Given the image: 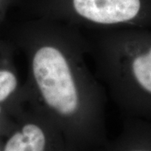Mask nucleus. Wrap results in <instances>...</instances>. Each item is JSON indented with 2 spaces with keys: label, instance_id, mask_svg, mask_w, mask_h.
I'll use <instances>...</instances> for the list:
<instances>
[{
  "label": "nucleus",
  "instance_id": "5",
  "mask_svg": "<svg viewBox=\"0 0 151 151\" xmlns=\"http://www.w3.org/2000/svg\"><path fill=\"white\" fill-rule=\"evenodd\" d=\"M113 151H151V128L138 125L132 127Z\"/></svg>",
  "mask_w": 151,
  "mask_h": 151
},
{
  "label": "nucleus",
  "instance_id": "3",
  "mask_svg": "<svg viewBox=\"0 0 151 151\" xmlns=\"http://www.w3.org/2000/svg\"><path fill=\"white\" fill-rule=\"evenodd\" d=\"M36 18L97 30L151 29V0H32Z\"/></svg>",
  "mask_w": 151,
  "mask_h": 151
},
{
  "label": "nucleus",
  "instance_id": "1",
  "mask_svg": "<svg viewBox=\"0 0 151 151\" xmlns=\"http://www.w3.org/2000/svg\"><path fill=\"white\" fill-rule=\"evenodd\" d=\"M28 58L26 101L70 148L99 142L107 94L86 63L87 41L79 28L36 18L22 34Z\"/></svg>",
  "mask_w": 151,
  "mask_h": 151
},
{
  "label": "nucleus",
  "instance_id": "7",
  "mask_svg": "<svg viewBox=\"0 0 151 151\" xmlns=\"http://www.w3.org/2000/svg\"><path fill=\"white\" fill-rule=\"evenodd\" d=\"M10 0H0V17L2 16L4 11L5 10Z\"/></svg>",
  "mask_w": 151,
  "mask_h": 151
},
{
  "label": "nucleus",
  "instance_id": "6",
  "mask_svg": "<svg viewBox=\"0 0 151 151\" xmlns=\"http://www.w3.org/2000/svg\"><path fill=\"white\" fill-rule=\"evenodd\" d=\"M19 81L17 73L9 67H0V103L4 104L19 93Z\"/></svg>",
  "mask_w": 151,
  "mask_h": 151
},
{
  "label": "nucleus",
  "instance_id": "4",
  "mask_svg": "<svg viewBox=\"0 0 151 151\" xmlns=\"http://www.w3.org/2000/svg\"><path fill=\"white\" fill-rule=\"evenodd\" d=\"M26 118L7 140L3 151H65L68 147L54 126L36 110L29 108Z\"/></svg>",
  "mask_w": 151,
  "mask_h": 151
},
{
  "label": "nucleus",
  "instance_id": "8",
  "mask_svg": "<svg viewBox=\"0 0 151 151\" xmlns=\"http://www.w3.org/2000/svg\"><path fill=\"white\" fill-rule=\"evenodd\" d=\"M3 111H4V110H3V104L0 103V115H1V113H3Z\"/></svg>",
  "mask_w": 151,
  "mask_h": 151
},
{
  "label": "nucleus",
  "instance_id": "2",
  "mask_svg": "<svg viewBox=\"0 0 151 151\" xmlns=\"http://www.w3.org/2000/svg\"><path fill=\"white\" fill-rule=\"evenodd\" d=\"M88 55L107 96L124 112L151 118V29L97 30Z\"/></svg>",
  "mask_w": 151,
  "mask_h": 151
},
{
  "label": "nucleus",
  "instance_id": "9",
  "mask_svg": "<svg viewBox=\"0 0 151 151\" xmlns=\"http://www.w3.org/2000/svg\"><path fill=\"white\" fill-rule=\"evenodd\" d=\"M0 151H1V149H0Z\"/></svg>",
  "mask_w": 151,
  "mask_h": 151
}]
</instances>
